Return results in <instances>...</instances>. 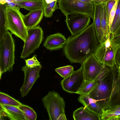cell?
<instances>
[{
  "label": "cell",
  "mask_w": 120,
  "mask_h": 120,
  "mask_svg": "<svg viewBox=\"0 0 120 120\" xmlns=\"http://www.w3.org/2000/svg\"><path fill=\"white\" fill-rule=\"evenodd\" d=\"M96 35L94 22L80 33L70 36L67 39L63 51L66 58L71 63L82 64L94 53L99 43Z\"/></svg>",
  "instance_id": "6da1fadb"
},
{
  "label": "cell",
  "mask_w": 120,
  "mask_h": 120,
  "mask_svg": "<svg viewBox=\"0 0 120 120\" xmlns=\"http://www.w3.org/2000/svg\"><path fill=\"white\" fill-rule=\"evenodd\" d=\"M15 49L14 40L8 31L0 37V79L4 73L12 70L15 63Z\"/></svg>",
  "instance_id": "7a4b0ae2"
},
{
  "label": "cell",
  "mask_w": 120,
  "mask_h": 120,
  "mask_svg": "<svg viewBox=\"0 0 120 120\" xmlns=\"http://www.w3.org/2000/svg\"><path fill=\"white\" fill-rule=\"evenodd\" d=\"M5 5L7 29L24 42L27 36V29L23 22V15L19 8Z\"/></svg>",
  "instance_id": "3957f363"
},
{
  "label": "cell",
  "mask_w": 120,
  "mask_h": 120,
  "mask_svg": "<svg viewBox=\"0 0 120 120\" xmlns=\"http://www.w3.org/2000/svg\"><path fill=\"white\" fill-rule=\"evenodd\" d=\"M59 9L66 17L69 15L82 14L94 19L93 4L83 2L76 0H58Z\"/></svg>",
  "instance_id": "277c9868"
},
{
  "label": "cell",
  "mask_w": 120,
  "mask_h": 120,
  "mask_svg": "<svg viewBox=\"0 0 120 120\" xmlns=\"http://www.w3.org/2000/svg\"><path fill=\"white\" fill-rule=\"evenodd\" d=\"M42 101L50 120H57L59 116L65 114V102L63 98L55 91H49Z\"/></svg>",
  "instance_id": "5b68a950"
},
{
  "label": "cell",
  "mask_w": 120,
  "mask_h": 120,
  "mask_svg": "<svg viewBox=\"0 0 120 120\" xmlns=\"http://www.w3.org/2000/svg\"><path fill=\"white\" fill-rule=\"evenodd\" d=\"M119 48L109 38L99 44L95 56L101 63L112 68L116 64L115 56Z\"/></svg>",
  "instance_id": "8992f818"
},
{
  "label": "cell",
  "mask_w": 120,
  "mask_h": 120,
  "mask_svg": "<svg viewBox=\"0 0 120 120\" xmlns=\"http://www.w3.org/2000/svg\"><path fill=\"white\" fill-rule=\"evenodd\" d=\"M27 29V35L21 55V58L28 57L39 48L43 39V31L40 26H37Z\"/></svg>",
  "instance_id": "52a82bcc"
},
{
  "label": "cell",
  "mask_w": 120,
  "mask_h": 120,
  "mask_svg": "<svg viewBox=\"0 0 120 120\" xmlns=\"http://www.w3.org/2000/svg\"><path fill=\"white\" fill-rule=\"evenodd\" d=\"M82 63L85 82L98 80L104 75L103 71L106 66L98 61L94 53L87 58Z\"/></svg>",
  "instance_id": "ba28073f"
},
{
  "label": "cell",
  "mask_w": 120,
  "mask_h": 120,
  "mask_svg": "<svg viewBox=\"0 0 120 120\" xmlns=\"http://www.w3.org/2000/svg\"><path fill=\"white\" fill-rule=\"evenodd\" d=\"M85 82L82 63L79 69L74 71L69 76L62 80L61 84L65 91L69 93L77 94Z\"/></svg>",
  "instance_id": "9c48e42d"
},
{
  "label": "cell",
  "mask_w": 120,
  "mask_h": 120,
  "mask_svg": "<svg viewBox=\"0 0 120 120\" xmlns=\"http://www.w3.org/2000/svg\"><path fill=\"white\" fill-rule=\"evenodd\" d=\"M65 21L71 36H74L80 33L89 26L90 18L83 14H72L66 17Z\"/></svg>",
  "instance_id": "30bf717a"
},
{
  "label": "cell",
  "mask_w": 120,
  "mask_h": 120,
  "mask_svg": "<svg viewBox=\"0 0 120 120\" xmlns=\"http://www.w3.org/2000/svg\"><path fill=\"white\" fill-rule=\"evenodd\" d=\"M41 67V65L32 68L26 65L22 67V70L24 72V78L20 90L22 97L28 94L34 83L40 77L39 73Z\"/></svg>",
  "instance_id": "8fae6325"
},
{
  "label": "cell",
  "mask_w": 120,
  "mask_h": 120,
  "mask_svg": "<svg viewBox=\"0 0 120 120\" xmlns=\"http://www.w3.org/2000/svg\"><path fill=\"white\" fill-rule=\"evenodd\" d=\"M67 39L62 34L56 33L48 36L43 45L46 49L51 51L58 50L64 47Z\"/></svg>",
  "instance_id": "7c38bea8"
},
{
  "label": "cell",
  "mask_w": 120,
  "mask_h": 120,
  "mask_svg": "<svg viewBox=\"0 0 120 120\" xmlns=\"http://www.w3.org/2000/svg\"><path fill=\"white\" fill-rule=\"evenodd\" d=\"M101 79L97 81L98 85L89 94L91 98L97 101L96 103L100 106L101 101L107 98L109 92L108 85Z\"/></svg>",
  "instance_id": "4fadbf2b"
},
{
  "label": "cell",
  "mask_w": 120,
  "mask_h": 120,
  "mask_svg": "<svg viewBox=\"0 0 120 120\" xmlns=\"http://www.w3.org/2000/svg\"><path fill=\"white\" fill-rule=\"evenodd\" d=\"M0 116L7 117L11 120H26L23 112L18 107L0 104Z\"/></svg>",
  "instance_id": "5bb4252c"
},
{
  "label": "cell",
  "mask_w": 120,
  "mask_h": 120,
  "mask_svg": "<svg viewBox=\"0 0 120 120\" xmlns=\"http://www.w3.org/2000/svg\"><path fill=\"white\" fill-rule=\"evenodd\" d=\"M44 15L43 9L30 11L26 15H23V20L27 29L35 27L40 23Z\"/></svg>",
  "instance_id": "9a60e30c"
},
{
  "label": "cell",
  "mask_w": 120,
  "mask_h": 120,
  "mask_svg": "<svg viewBox=\"0 0 120 120\" xmlns=\"http://www.w3.org/2000/svg\"><path fill=\"white\" fill-rule=\"evenodd\" d=\"M94 7V19L95 30L99 44L105 41L103 33L101 18L102 6L97 2L93 1Z\"/></svg>",
  "instance_id": "2e32d148"
},
{
  "label": "cell",
  "mask_w": 120,
  "mask_h": 120,
  "mask_svg": "<svg viewBox=\"0 0 120 120\" xmlns=\"http://www.w3.org/2000/svg\"><path fill=\"white\" fill-rule=\"evenodd\" d=\"M78 100L89 110L101 116H102L103 113L102 107L96 103L97 100L91 98L89 94L80 96Z\"/></svg>",
  "instance_id": "e0dca14e"
},
{
  "label": "cell",
  "mask_w": 120,
  "mask_h": 120,
  "mask_svg": "<svg viewBox=\"0 0 120 120\" xmlns=\"http://www.w3.org/2000/svg\"><path fill=\"white\" fill-rule=\"evenodd\" d=\"M100 116L85 107L78 108L73 113V117L75 120H100Z\"/></svg>",
  "instance_id": "ac0fdd59"
},
{
  "label": "cell",
  "mask_w": 120,
  "mask_h": 120,
  "mask_svg": "<svg viewBox=\"0 0 120 120\" xmlns=\"http://www.w3.org/2000/svg\"><path fill=\"white\" fill-rule=\"evenodd\" d=\"M15 3L16 7L24 8L30 11L44 9L46 4L45 0H22Z\"/></svg>",
  "instance_id": "d6986e66"
},
{
  "label": "cell",
  "mask_w": 120,
  "mask_h": 120,
  "mask_svg": "<svg viewBox=\"0 0 120 120\" xmlns=\"http://www.w3.org/2000/svg\"><path fill=\"white\" fill-rule=\"evenodd\" d=\"M101 5L102 7L101 18V23L104 40L110 37L108 22L107 17V3Z\"/></svg>",
  "instance_id": "ffe728a7"
},
{
  "label": "cell",
  "mask_w": 120,
  "mask_h": 120,
  "mask_svg": "<svg viewBox=\"0 0 120 120\" xmlns=\"http://www.w3.org/2000/svg\"><path fill=\"white\" fill-rule=\"evenodd\" d=\"M46 4L44 8L45 17L50 18L54 12L59 9L57 4L58 0H45Z\"/></svg>",
  "instance_id": "44dd1931"
},
{
  "label": "cell",
  "mask_w": 120,
  "mask_h": 120,
  "mask_svg": "<svg viewBox=\"0 0 120 120\" xmlns=\"http://www.w3.org/2000/svg\"><path fill=\"white\" fill-rule=\"evenodd\" d=\"M0 104L16 106L18 107L22 104L4 93L0 92Z\"/></svg>",
  "instance_id": "7402d4cb"
},
{
  "label": "cell",
  "mask_w": 120,
  "mask_h": 120,
  "mask_svg": "<svg viewBox=\"0 0 120 120\" xmlns=\"http://www.w3.org/2000/svg\"><path fill=\"white\" fill-rule=\"evenodd\" d=\"M6 5L0 4V37L8 31L6 27Z\"/></svg>",
  "instance_id": "603a6c76"
},
{
  "label": "cell",
  "mask_w": 120,
  "mask_h": 120,
  "mask_svg": "<svg viewBox=\"0 0 120 120\" xmlns=\"http://www.w3.org/2000/svg\"><path fill=\"white\" fill-rule=\"evenodd\" d=\"M98 84L96 80L90 82H85L83 85L76 94L80 96L89 94Z\"/></svg>",
  "instance_id": "cb8c5ba5"
},
{
  "label": "cell",
  "mask_w": 120,
  "mask_h": 120,
  "mask_svg": "<svg viewBox=\"0 0 120 120\" xmlns=\"http://www.w3.org/2000/svg\"><path fill=\"white\" fill-rule=\"evenodd\" d=\"M23 112L26 120H36L37 118L36 113L30 107L22 104L18 107Z\"/></svg>",
  "instance_id": "d4e9b609"
},
{
  "label": "cell",
  "mask_w": 120,
  "mask_h": 120,
  "mask_svg": "<svg viewBox=\"0 0 120 120\" xmlns=\"http://www.w3.org/2000/svg\"><path fill=\"white\" fill-rule=\"evenodd\" d=\"M55 70L64 79L69 76L74 71L73 67L70 65L60 67L56 68Z\"/></svg>",
  "instance_id": "484cf974"
},
{
  "label": "cell",
  "mask_w": 120,
  "mask_h": 120,
  "mask_svg": "<svg viewBox=\"0 0 120 120\" xmlns=\"http://www.w3.org/2000/svg\"><path fill=\"white\" fill-rule=\"evenodd\" d=\"M101 119L102 120H120V111H110L103 109V113Z\"/></svg>",
  "instance_id": "4316f807"
},
{
  "label": "cell",
  "mask_w": 120,
  "mask_h": 120,
  "mask_svg": "<svg viewBox=\"0 0 120 120\" xmlns=\"http://www.w3.org/2000/svg\"><path fill=\"white\" fill-rule=\"evenodd\" d=\"M117 4L118 1L117 0H116L110 14L109 21V26L110 33L112 25L115 15Z\"/></svg>",
  "instance_id": "83f0119b"
},
{
  "label": "cell",
  "mask_w": 120,
  "mask_h": 120,
  "mask_svg": "<svg viewBox=\"0 0 120 120\" xmlns=\"http://www.w3.org/2000/svg\"><path fill=\"white\" fill-rule=\"evenodd\" d=\"M25 62L26 65L30 68L41 65L35 56H34L31 58L25 60Z\"/></svg>",
  "instance_id": "f1b7e54d"
},
{
  "label": "cell",
  "mask_w": 120,
  "mask_h": 120,
  "mask_svg": "<svg viewBox=\"0 0 120 120\" xmlns=\"http://www.w3.org/2000/svg\"><path fill=\"white\" fill-rule=\"evenodd\" d=\"M118 4L116 9L114 19L111 26L110 33L113 29L116 21L117 18L120 12V0H117Z\"/></svg>",
  "instance_id": "f546056e"
},
{
  "label": "cell",
  "mask_w": 120,
  "mask_h": 120,
  "mask_svg": "<svg viewBox=\"0 0 120 120\" xmlns=\"http://www.w3.org/2000/svg\"><path fill=\"white\" fill-rule=\"evenodd\" d=\"M116 0H110L107 3V17L108 22L110 14L112 7L116 2Z\"/></svg>",
  "instance_id": "4dcf8cb0"
},
{
  "label": "cell",
  "mask_w": 120,
  "mask_h": 120,
  "mask_svg": "<svg viewBox=\"0 0 120 120\" xmlns=\"http://www.w3.org/2000/svg\"><path fill=\"white\" fill-rule=\"evenodd\" d=\"M120 28V12L118 15L114 28L110 33V37L114 35Z\"/></svg>",
  "instance_id": "1f68e13d"
},
{
  "label": "cell",
  "mask_w": 120,
  "mask_h": 120,
  "mask_svg": "<svg viewBox=\"0 0 120 120\" xmlns=\"http://www.w3.org/2000/svg\"><path fill=\"white\" fill-rule=\"evenodd\" d=\"M110 38L114 43L120 48V34L111 36Z\"/></svg>",
  "instance_id": "d6a6232c"
},
{
  "label": "cell",
  "mask_w": 120,
  "mask_h": 120,
  "mask_svg": "<svg viewBox=\"0 0 120 120\" xmlns=\"http://www.w3.org/2000/svg\"><path fill=\"white\" fill-rule=\"evenodd\" d=\"M115 62L117 66L118 67L120 65V48L118 49L115 56Z\"/></svg>",
  "instance_id": "836d02e7"
},
{
  "label": "cell",
  "mask_w": 120,
  "mask_h": 120,
  "mask_svg": "<svg viewBox=\"0 0 120 120\" xmlns=\"http://www.w3.org/2000/svg\"><path fill=\"white\" fill-rule=\"evenodd\" d=\"M110 111H120V104L116 105L112 107H110L107 110Z\"/></svg>",
  "instance_id": "e575fe53"
},
{
  "label": "cell",
  "mask_w": 120,
  "mask_h": 120,
  "mask_svg": "<svg viewBox=\"0 0 120 120\" xmlns=\"http://www.w3.org/2000/svg\"><path fill=\"white\" fill-rule=\"evenodd\" d=\"M93 1L101 5L107 2L110 0H93Z\"/></svg>",
  "instance_id": "d590c367"
},
{
  "label": "cell",
  "mask_w": 120,
  "mask_h": 120,
  "mask_svg": "<svg viewBox=\"0 0 120 120\" xmlns=\"http://www.w3.org/2000/svg\"><path fill=\"white\" fill-rule=\"evenodd\" d=\"M67 120L65 114H61L59 116L57 120Z\"/></svg>",
  "instance_id": "8d00e7d4"
},
{
  "label": "cell",
  "mask_w": 120,
  "mask_h": 120,
  "mask_svg": "<svg viewBox=\"0 0 120 120\" xmlns=\"http://www.w3.org/2000/svg\"><path fill=\"white\" fill-rule=\"evenodd\" d=\"M78 1L82 2H83L92 4L93 3V0H76Z\"/></svg>",
  "instance_id": "74e56055"
},
{
  "label": "cell",
  "mask_w": 120,
  "mask_h": 120,
  "mask_svg": "<svg viewBox=\"0 0 120 120\" xmlns=\"http://www.w3.org/2000/svg\"><path fill=\"white\" fill-rule=\"evenodd\" d=\"M6 4L11 7H16V4L14 2H9L7 3Z\"/></svg>",
  "instance_id": "f35d334b"
},
{
  "label": "cell",
  "mask_w": 120,
  "mask_h": 120,
  "mask_svg": "<svg viewBox=\"0 0 120 120\" xmlns=\"http://www.w3.org/2000/svg\"><path fill=\"white\" fill-rule=\"evenodd\" d=\"M7 0H0V4L2 5L5 4L7 2Z\"/></svg>",
  "instance_id": "ab89813d"
},
{
  "label": "cell",
  "mask_w": 120,
  "mask_h": 120,
  "mask_svg": "<svg viewBox=\"0 0 120 120\" xmlns=\"http://www.w3.org/2000/svg\"><path fill=\"white\" fill-rule=\"evenodd\" d=\"M120 34V28L119 29L114 35H117Z\"/></svg>",
  "instance_id": "60d3db41"
},
{
  "label": "cell",
  "mask_w": 120,
  "mask_h": 120,
  "mask_svg": "<svg viewBox=\"0 0 120 120\" xmlns=\"http://www.w3.org/2000/svg\"><path fill=\"white\" fill-rule=\"evenodd\" d=\"M118 69L120 71V65L118 67Z\"/></svg>",
  "instance_id": "b9f144b4"
}]
</instances>
